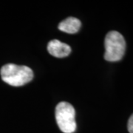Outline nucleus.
<instances>
[{"label": "nucleus", "instance_id": "20e7f679", "mask_svg": "<svg viewBox=\"0 0 133 133\" xmlns=\"http://www.w3.org/2000/svg\"><path fill=\"white\" fill-rule=\"evenodd\" d=\"M48 51L52 56L64 58L70 55L71 52V48L65 43L62 42L57 39H54L48 43Z\"/></svg>", "mask_w": 133, "mask_h": 133}, {"label": "nucleus", "instance_id": "423d86ee", "mask_svg": "<svg viewBox=\"0 0 133 133\" xmlns=\"http://www.w3.org/2000/svg\"><path fill=\"white\" fill-rule=\"evenodd\" d=\"M127 128H128L129 132L133 133V114L130 116V118L129 119Z\"/></svg>", "mask_w": 133, "mask_h": 133}, {"label": "nucleus", "instance_id": "f257e3e1", "mask_svg": "<svg viewBox=\"0 0 133 133\" xmlns=\"http://www.w3.org/2000/svg\"><path fill=\"white\" fill-rule=\"evenodd\" d=\"M0 74L5 83L14 87H20L32 81L33 70L27 66L7 64L1 68Z\"/></svg>", "mask_w": 133, "mask_h": 133}, {"label": "nucleus", "instance_id": "7ed1b4c3", "mask_svg": "<svg viewBox=\"0 0 133 133\" xmlns=\"http://www.w3.org/2000/svg\"><path fill=\"white\" fill-rule=\"evenodd\" d=\"M76 111L70 103L60 102L56 108V119L60 130L64 133H73L76 129Z\"/></svg>", "mask_w": 133, "mask_h": 133}, {"label": "nucleus", "instance_id": "f03ea898", "mask_svg": "<svg viewBox=\"0 0 133 133\" xmlns=\"http://www.w3.org/2000/svg\"><path fill=\"white\" fill-rule=\"evenodd\" d=\"M105 60L108 62H118L124 57L126 51V41L118 31H110L104 40Z\"/></svg>", "mask_w": 133, "mask_h": 133}, {"label": "nucleus", "instance_id": "39448f33", "mask_svg": "<svg viewBox=\"0 0 133 133\" xmlns=\"http://www.w3.org/2000/svg\"><path fill=\"white\" fill-rule=\"evenodd\" d=\"M80 20L75 17H68L58 24V29L64 33L73 34L77 33L81 28Z\"/></svg>", "mask_w": 133, "mask_h": 133}]
</instances>
